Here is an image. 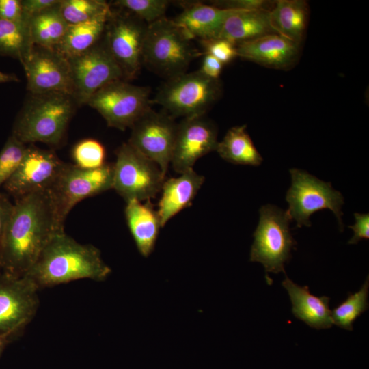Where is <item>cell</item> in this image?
I'll return each mask as SVG.
<instances>
[{
	"mask_svg": "<svg viewBox=\"0 0 369 369\" xmlns=\"http://www.w3.org/2000/svg\"><path fill=\"white\" fill-rule=\"evenodd\" d=\"M62 232L49 191L16 200L2 244L3 273L23 276L53 236Z\"/></svg>",
	"mask_w": 369,
	"mask_h": 369,
	"instance_id": "6da1fadb",
	"label": "cell"
},
{
	"mask_svg": "<svg viewBox=\"0 0 369 369\" xmlns=\"http://www.w3.org/2000/svg\"><path fill=\"white\" fill-rule=\"evenodd\" d=\"M111 273L97 247L62 232L53 236L24 275L40 290L83 279L101 282Z\"/></svg>",
	"mask_w": 369,
	"mask_h": 369,
	"instance_id": "7a4b0ae2",
	"label": "cell"
},
{
	"mask_svg": "<svg viewBox=\"0 0 369 369\" xmlns=\"http://www.w3.org/2000/svg\"><path fill=\"white\" fill-rule=\"evenodd\" d=\"M78 107L74 98L63 92L29 93L13 126L12 135L26 144L60 146Z\"/></svg>",
	"mask_w": 369,
	"mask_h": 369,
	"instance_id": "3957f363",
	"label": "cell"
},
{
	"mask_svg": "<svg viewBox=\"0 0 369 369\" xmlns=\"http://www.w3.org/2000/svg\"><path fill=\"white\" fill-rule=\"evenodd\" d=\"M201 53L172 19L166 17L148 25L142 64L167 79L184 73Z\"/></svg>",
	"mask_w": 369,
	"mask_h": 369,
	"instance_id": "277c9868",
	"label": "cell"
},
{
	"mask_svg": "<svg viewBox=\"0 0 369 369\" xmlns=\"http://www.w3.org/2000/svg\"><path fill=\"white\" fill-rule=\"evenodd\" d=\"M219 79L199 70L167 79L151 103L162 106L173 118L204 115L221 94Z\"/></svg>",
	"mask_w": 369,
	"mask_h": 369,
	"instance_id": "5b68a950",
	"label": "cell"
},
{
	"mask_svg": "<svg viewBox=\"0 0 369 369\" xmlns=\"http://www.w3.org/2000/svg\"><path fill=\"white\" fill-rule=\"evenodd\" d=\"M260 220L254 232L250 261L262 264L269 284L272 280L269 273H285L284 264L291 256V249L297 245L290 231V218L286 210L266 204L260 209Z\"/></svg>",
	"mask_w": 369,
	"mask_h": 369,
	"instance_id": "8992f818",
	"label": "cell"
},
{
	"mask_svg": "<svg viewBox=\"0 0 369 369\" xmlns=\"http://www.w3.org/2000/svg\"><path fill=\"white\" fill-rule=\"evenodd\" d=\"M113 189L125 202L150 200L161 191L165 181L159 165L146 157L128 142L115 151Z\"/></svg>",
	"mask_w": 369,
	"mask_h": 369,
	"instance_id": "52a82bcc",
	"label": "cell"
},
{
	"mask_svg": "<svg viewBox=\"0 0 369 369\" xmlns=\"http://www.w3.org/2000/svg\"><path fill=\"white\" fill-rule=\"evenodd\" d=\"M291 186L287 191L286 200L288 203L286 210L297 227L311 226L310 216L320 210L328 208L336 215L339 229L343 231L342 206L344 197L334 189L330 182H325L308 172L297 169H290Z\"/></svg>",
	"mask_w": 369,
	"mask_h": 369,
	"instance_id": "ba28073f",
	"label": "cell"
},
{
	"mask_svg": "<svg viewBox=\"0 0 369 369\" xmlns=\"http://www.w3.org/2000/svg\"><path fill=\"white\" fill-rule=\"evenodd\" d=\"M113 163L94 169L65 163L49 193L59 223L64 227L72 208L81 200L113 189Z\"/></svg>",
	"mask_w": 369,
	"mask_h": 369,
	"instance_id": "9c48e42d",
	"label": "cell"
},
{
	"mask_svg": "<svg viewBox=\"0 0 369 369\" xmlns=\"http://www.w3.org/2000/svg\"><path fill=\"white\" fill-rule=\"evenodd\" d=\"M150 93L149 87L118 80L97 91L87 105L102 116L108 126L125 131L151 108Z\"/></svg>",
	"mask_w": 369,
	"mask_h": 369,
	"instance_id": "30bf717a",
	"label": "cell"
},
{
	"mask_svg": "<svg viewBox=\"0 0 369 369\" xmlns=\"http://www.w3.org/2000/svg\"><path fill=\"white\" fill-rule=\"evenodd\" d=\"M147 27L145 22L133 14L111 8L103 38L124 81L135 78L139 72Z\"/></svg>",
	"mask_w": 369,
	"mask_h": 369,
	"instance_id": "8fae6325",
	"label": "cell"
},
{
	"mask_svg": "<svg viewBox=\"0 0 369 369\" xmlns=\"http://www.w3.org/2000/svg\"><path fill=\"white\" fill-rule=\"evenodd\" d=\"M67 59L72 79V97L78 107L87 105L90 98L108 83L124 80L103 36L87 51Z\"/></svg>",
	"mask_w": 369,
	"mask_h": 369,
	"instance_id": "7c38bea8",
	"label": "cell"
},
{
	"mask_svg": "<svg viewBox=\"0 0 369 369\" xmlns=\"http://www.w3.org/2000/svg\"><path fill=\"white\" fill-rule=\"evenodd\" d=\"M178 124L165 112L148 110L131 128L128 143L156 163L165 176L171 162Z\"/></svg>",
	"mask_w": 369,
	"mask_h": 369,
	"instance_id": "4fadbf2b",
	"label": "cell"
},
{
	"mask_svg": "<svg viewBox=\"0 0 369 369\" xmlns=\"http://www.w3.org/2000/svg\"><path fill=\"white\" fill-rule=\"evenodd\" d=\"M39 290L25 275L0 276V335L14 338L35 316Z\"/></svg>",
	"mask_w": 369,
	"mask_h": 369,
	"instance_id": "5bb4252c",
	"label": "cell"
},
{
	"mask_svg": "<svg viewBox=\"0 0 369 369\" xmlns=\"http://www.w3.org/2000/svg\"><path fill=\"white\" fill-rule=\"evenodd\" d=\"M65 163L53 150L31 144L27 146L20 164L3 188L16 200L33 193L49 191Z\"/></svg>",
	"mask_w": 369,
	"mask_h": 369,
	"instance_id": "9a60e30c",
	"label": "cell"
},
{
	"mask_svg": "<svg viewBox=\"0 0 369 369\" xmlns=\"http://www.w3.org/2000/svg\"><path fill=\"white\" fill-rule=\"evenodd\" d=\"M21 64L29 93L63 92L72 96L68 61L55 49L33 45Z\"/></svg>",
	"mask_w": 369,
	"mask_h": 369,
	"instance_id": "2e32d148",
	"label": "cell"
},
{
	"mask_svg": "<svg viewBox=\"0 0 369 369\" xmlns=\"http://www.w3.org/2000/svg\"><path fill=\"white\" fill-rule=\"evenodd\" d=\"M217 129L204 115L183 118L178 124L170 164L180 174L193 169L201 157L216 150Z\"/></svg>",
	"mask_w": 369,
	"mask_h": 369,
	"instance_id": "e0dca14e",
	"label": "cell"
},
{
	"mask_svg": "<svg viewBox=\"0 0 369 369\" xmlns=\"http://www.w3.org/2000/svg\"><path fill=\"white\" fill-rule=\"evenodd\" d=\"M300 46L277 33L268 34L236 45L238 57L278 70L289 69L296 64Z\"/></svg>",
	"mask_w": 369,
	"mask_h": 369,
	"instance_id": "ac0fdd59",
	"label": "cell"
},
{
	"mask_svg": "<svg viewBox=\"0 0 369 369\" xmlns=\"http://www.w3.org/2000/svg\"><path fill=\"white\" fill-rule=\"evenodd\" d=\"M182 11L172 20L191 39L200 41L217 38L226 19L241 11L223 9L201 2L180 3Z\"/></svg>",
	"mask_w": 369,
	"mask_h": 369,
	"instance_id": "d6986e66",
	"label": "cell"
},
{
	"mask_svg": "<svg viewBox=\"0 0 369 369\" xmlns=\"http://www.w3.org/2000/svg\"><path fill=\"white\" fill-rule=\"evenodd\" d=\"M204 180L193 169L187 170L177 178L165 180L157 210L162 228L171 218L191 205Z\"/></svg>",
	"mask_w": 369,
	"mask_h": 369,
	"instance_id": "ffe728a7",
	"label": "cell"
},
{
	"mask_svg": "<svg viewBox=\"0 0 369 369\" xmlns=\"http://www.w3.org/2000/svg\"><path fill=\"white\" fill-rule=\"evenodd\" d=\"M127 225L139 252L148 257L154 251L161 227L160 217L150 200L146 203L132 200L126 202Z\"/></svg>",
	"mask_w": 369,
	"mask_h": 369,
	"instance_id": "44dd1931",
	"label": "cell"
},
{
	"mask_svg": "<svg viewBox=\"0 0 369 369\" xmlns=\"http://www.w3.org/2000/svg\"><path fill=\"white\" fill-rule=\"evenodd\" d=\"M282 284L288 292L292 312L296 318L316 329L331 327L333 321L328 297H316L310 293L308 286H300L287 276Z\"/></svg>",
	"mask_w": 369,
	"mask_h": 369,
	"instance_id": "7402d4cb",
	"label": "cell"
},
{
	"mask_svg": "<svg viewBox=\"0 0 369 369\" xmlns=\"http://www.w3.org/2000/svg\"><path fill=\"white\" fill-rule=\"evenodd\" d=\"M270 10L239 11L229 16L218 38L236 45L268 34L276 33L270 20Z\"/></svg>",
	"mask_w": 369,
	"mask_h": 369,
	"instance_id": "603a6c76",
	"label": "cell"
},
{
	"mask_svg": "<svg viewBox=\"0 0 369 369\" xmlns=\"http://www.w3.org/2000/svg\"><path fill=\"white\" fill-rule=\"evenodd\" d=\"M271 26L276 33L301 45L308 25L309 7L303 0H279L270 9Z\"/></svg>",
	"mask_w": 369,
	"mask_h": 369,
	"instance_id": "cb8c5ba5",
	"label": "cell"
},
{
	"mask_svg": "<svg viewBox=\"0 0 369 369\" xmlns=\"http://www.w3.org/2000/svg\"><path fill=\"white\" fill-rule=\"evenodd\" d=\"M245 124L230 128L222 140L218 141L216 150L225 161L236 164L260 165L263 159L247 132Z\"/></svg>",
	"mask_w": 369,
	"mask_h": 369,
	"instance_id": "d4e9b609",
	"label": "cell"
},
{
	"mask_svg": "<svg viewBox=\"0 0 369 369\" xmlns=\"http://www.w3.org/2000/svg\"><path fill=\"white\" fill-rule=\"evenodd\" d=\"M109 16L89 22L68 25L62 40L54 49L66 58L87 51L102 38Z\"/></svg>",
	"mask_w": 369,
	"mask_h": 369,
	"instance_id": "484cf974",
	"label": "cell"
},
{
	"mask_svg": "<svg viewBox=\"0 0 369 369\" xmlns=\"http://www.w3.org/2000/svg\"><path fill=\"white\" fill-rule=\"evenodd\" d=\"M59 4L60 1L27 21L33 45L55 49L62 40L68 24L62 15Z\"/></svg>",
	"mask_w": 369,
	"mask_h": 369,
	"instance_id": "4316f807",
	"label": "cell"
},
{
	"mask_svg": "<svg viewBox=\"0 0 369 369\" xmlns=\"http://www.w3.org/2000/svg\"><path fill=\"white\" fill-rule=\"evenodd\" d=\"M33 46L27 24L0 18V55L23 62Z\"/></svg>",
	"mask_w": 369,
	"mask_h": 369,
	"instance_id": "83f0119b",
	"label": "cell"
},
{
	"mask_svg": "<svg viewBox=\"0 0 369 369\" xmlns=\"http://www.w3.org/2000/svg\"><path fill=\"white\" fill-rule=\"evenodd\" d=\"M59 8L68 25L105 17L111 12L110 4L102 0H61Z\"/></svg>",
	"mask_w": 369,
	"mask_h": 369,
	"instance_id": "f1b7e54d",
	"label": "cell"
},
{
	"mask_svg": "<svg viewBox=\"0 0 369 369\" xmlns=\"http://www.w3.org/2000/svg\"><path fill=\"white\" fill-rule=\"evenodd\" d=\"M368 276L359 291L350 293L345 301L331 310L333 324L352 331L353 324L361 314L368 309Z\"/></svg>",
	"mask_w": 369,
	"mask_h": 369,
	"instance_id": "f546056e",
	"label": "cell"
},
{
	"mask_svg": "<svg viewBox=\"0 0 369 369\" xmlns=\"http://www.w3.org/2000/svg\"><path fill=\"white\" fill-rule=\"evenodd\" d=\"M169 3L167 0H117L109 4L149 25L165 17Z\"/></svg>",
	"mask_w": 369,
	"mask_h": 369,
	"instance_id": "4dcf8cb0",
	"label": "cell"
},
{
	"mask_svg": "<svg viewBox=\"0 0 369 369\" xmlns=\"http://www.w3.org/2000/svg\"><path fill=\"white\" fill-rule=\"evenodd\" d=\"M106 151L103 145L96 139H84L77 143L72 150L74 165L85 169H94L103 166Z\"/></svg>",
	"mask_w": 369,
	"mask_h": 369,
	"instance_id": "1f68e13d",
	"label": "cell"
},
{
	"mask_svg": "<svg viewBox=\"0 0 369 369\" xmlns=\"http://www.w3.org/2000/svg\"><path fill=\"white\" fill-rule=\"evenodd\" d=\"M27 146L12 134L0 152V188L10 179L20 164Z\"/></svg>",
	"mask_w": 369,
	"mask_h": 369,
	"instance_id": "d6a6232c",
	"label": "cell"
},
{
	"mask_svg": "<svg viewBox=\"0 0 369 369\" xmlns=\"http://www.w3.org/2000/svg\"><path fill=\"white\" fill-rule=\"evenodd\" d=\"M205 53L211 55L222 64H228L237 56L236 45L223 38H213L200 41Z\"/></svg>",
	"mask_w": 369,
	"mask_h": 369,
	"instance_id": "836d02e7",
	"label": "cell"
},
{
	"mask_svg": "<svg viewBox=\"0 0 369 369\" xmlns=\"http://www.w3.org/2000/svg\"><path fill=\"white\" fill-rule=\"evenodd\" d=\"M268 4L269 1L264 0H225L210 3V5L220 8L241 11L268 9Z\"/></svg>",
	"mask_w": 369,
	"mask_h": 369,
	"instance_id": "e575fe53",
	"label": "cell"
},
{
	"mask_svg": "<svg viewBox=\"0 0 369 369\" xmlns=\"http://www.w3.org/2000/svg\"><path fill=\"white\" fill-rule=\"evenodd\" d=\"M0 18L27 24L24 18L21 0H0Z\"/></svg>",
	"mask_w": 369,
	"mask_h": 369,
	"instance_id": "d590c367",
	"label": "cell"
},
{
	"mask_svg": "<svg viewBox=\"0 0 369 369\" xmlns=\"http://www.w3.org/2000/svg\"><path fill=\"white\" fill-rule=\"evenodd\" d=\"M60 0H22V8L25 20L49 9L59 3Z\"/></svg>",
	"mask_w": 369,
	"mask_h": 369,
	"instance_id": "8d00e7d4",
	"label": "cell"
},
{
	"mask_svg": "<svg viewBox=\"0 0 369 369\" xmlns=\"http://www.w3.org/2000/svg\"><path fill=\"white\" fill-rule=\"evenodd\" d=\"M355 223L348 226L354 232V235L348 242V244H357L361 239L369 238V215L354 213Z\"/></svg>",
	"mask_w": 369,
	"mask_h": 369,
	"instance_id": "74e56055",
	"label": "cell"
},
{
	"mask_svg": "<svg viewBox=\"0 0 369 369\" xmlns=\"http://www.w3.org/2000/svg\"><path fill=\"white\" fill-rule=\"evenodd\" d=\"M223 64L211 55L205 53L199 70L204 75L214 79H219Z\"/></svg>",
	"mask_w": 369,
	"mask_h": 369,
	"instance_id": "f35d334b",
	"label": "cell"
},
{
	"mask_svg": "<svg viewBox=\"0 0 369 369\" xmlns=\"http://www.w3.org/2000/svg\"><path fill=\"white\" fill-rule=\"evenodd\" d=\"M12 208L13 204H12V202L5 195L0 193V256L5 228L8 223Z\"/></svg>",
	"mask_w": 369,
	"mask_h": 369,
	"instance_id": "ab89813d",
	"label": "cell"
},
{
	"mask_svg": "<svg viewBox=\"0 0 369 369\" xmlns=\"http://www.w3.org/2000/svg\"><path fill=\"white\" fill-rule=\"evenodd\" d=\"M18 81L19 79L15 74L4 73L0 71V83Z\"/></svg>",
	"mask_w": 369,
	"mask_h": 369,
	"instance_id": "60d3db41",
	"label": "cell"
},
{
	"mask_svg": "<svg viewBox=\"0 0 369 369\" xmlns=\"http://www.w3.org/2000/svg\"><path fill=\"white\" fill-rule=\"evenodd\" d=\"M12 340V337L0 335V356L5 346L11 342Z\"/></svg>",
	"mask_w": 369,
	"mask_h": 369,
	"instance_id": "b9f144b4",
	"label": "cell"
}]
</instances>
